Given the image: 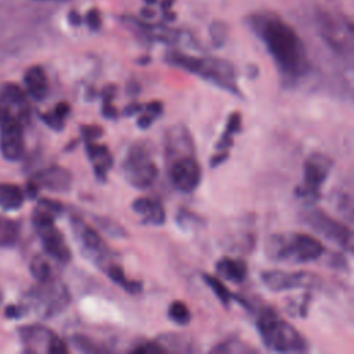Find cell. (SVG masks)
Here are the masks:
<instances>
[{
    "label": "cell",
    "instance_id": "obj_1",
    "mask_svg": "<svg viewBox=\"0 0 354 354\" xmlns=\"http://www.w3.org/2000/svg\"><path fill=\"white\" fill-rule=\"evenodd\" d=\"M249 26L266 46L286 86L299 83L310 71V59L299 33L272 12L249 17Z\"/></svg>",
    "mask_w": 354,
    "mask_h": 354
},
{
    "label": "cell",
    "instance_id": "obj_2",
    "mask_svg": "<svg viewBox=\"0 0 354 354\" xmlns=\"http://www.w3.org/2000/svg\"><path fill=\"white\" fill-rule=\"evenodd\" d=\"M165 61L176 68L199 76L232 95L239 98L243 97L238 87L236 71L227 59L216 57H196L181 51H169L165 54Z\"/></svg>",
    "mask_w": 354,
    "mask_h": 354
},
{
    "label": "cell",
    "instance_id": "obj_3",
    "mask_svg": "<svg viewBox=\"0 0 354 354\" xmlns=\"http://www.w3.org/2000/svg\"><path fill=\"white\" fill-rule=\"evenodd\" d=\"M256 329L263 344L270 351L304 353L308 350V342L300 330L270 306L257 311Z\"/></svg>",
    "mask_w": 354,
    "mask_h": 354
},
{
    "label": "cell",
    "instance_id": "obj_4",
    "mask_svg": "<svg viewBox=\"0 0 354 354\" xmlns=\"http://www.w3.org/2000/svg\"><path fill=\"white\" fill-rule=\"evenodd\" d=\"M266 253L274 261L304 264L318 260L325 253V246L311 234H275L268 238Z\"/></svg>",
    "mask_w": 354,
    "mask_h": 354
},
{
    "label": "cell",
    "instance_id": "obj_5",
    "mask_svg": "<svg viewBox=\"0 0 354 354\" xmlns=\"http://www.w3.org/2000/svg\"><path fill=\"white\" fill-rule=\"evenodd\" d=\"M122 174L136 189H148L158 177V166L144 141L133 142L122 160Z\"/></svg>",
    "mask_w": 354,
    "mask_h": 354
},
{
    "label": "cell",
    "instance_id": "obj_6",
    "mask_svg": "<svg viewBox=\"0 0 354 354\" xmlns=\"http://www.w3.org/2000/svg\"><path fill=\"white\" fill-rule=\"evenodd\" d=\"M30 118V105L25 91L14 84L6 83L0 87V134L24 133Z\"/></svg>",
    "mask_w": 354,
    "mask_h": 354
},
{
    "label": "cell",
    "instance_id": "obj_7",
    "mask_svg": "<svg viewBox=\"0 0 354 354\" xmlns=\"http://www.w3.org/2000/svg\"><path fill=\"white\" fill-rule=\"evenodd\" d=\"M301 220L313 231L325 239L340 246L343 250H353V231L344 223L333 218L319 207H308L301 213Z\"/></svg>",
    "mask_w": 354,
    "mask_h": 354
},
{
    "label": "cell",
    "instance_id": "obj_8",
    "mask_svg": "<svg viewBox=\"0 0 354 354\" xmlns=\"http://www.w3.org/2000/svg\"><path fill=\"white\" fill-rule=\"evenodd\" d=\"M333 169V160L321 152H314L307 156L303 166V183L296 187L297 198L307 202H315L321 196V187L328 180Z\"/></svg>",
    "mask_w": 354,
    "mask_h": 354
},
{
    "label": "cell",
    "instance_id": "obj_9",
    "mask_svg": "<svg viewBox=\"0 0 354 354\" xmlns=\"http://www.w3.org/2000/svg\"><path fill=\"white\" fill-rule=\"evenodd\" d=\"M71 228L82 252L93 263L104 268L109 263L111 249L108 248L102 236L98 234V231L77 216L71 217Z\"/></svg>",
    "mask_w": 354,
    "mask_h": 354
},
{
    "label": "cell",
    "instance_id": "obj_10",
    "mask_svg": "<svg viewBox=\"0 0 354 354\" xmlns=\"http://www.w3.org/2000/svg\"><path fill=\"white\" fill-rule=\"evenodd\" d=\"M318 26L322 39L339 54L350 55L353 51V26L344 18H335L330 12H318Z\"/></svg>",
    "mask_w": 354,
    "mask_h": 354
},
{
    "label": "cell",
    "instance_id": "obj_11",
    "mask_svg": "<svg viewBox=\"0 0 354 354\" xmlns=\"http://www.w3.org/2000/svg\"><path fill=\"white\" fill-rule=\"evenodd\" d=\"M32 300L36 303L43 317H54L68 307L71 293L68 288L54 277L48 281L39 282V286L32 292Z\"/></svg>",
    "mask_w": 354,
    "mask_h": 354
},
{
    "label": "cell",
    "instance_id": "obj_12",
    "mask_svg": "<svg viewBox=\"0 0 354 354\" xmlns=\"http://www.w3.org/2000/svg\"><path fill=\"white\" fill-rule=\"evenodd\" d=\"M167 174L173 187L184 194L194 192L202 180V167L195 153L180 155L166 162Z\"/></svg>",
    "mask_w": 354,
    "mask_h": 354
},
{
    "label": "cell",
    "instance_id": "obj_13",
    "mask_svg": "<svg viewBox=\"0 0 354 354\" xmlns=\"http://www.w3.org/2000/svg\"><path fill=\"white\" fill-rule=\"evenodd\" d=\"M260 279L271 292H285L299 288H317L321 285V279L317 274L301 270H266L260 274Z\"/></svg>",
    "mask_w": 354,
    "mask_h": 354
},
{
    "label": "cell",
    "instance_id": "obj_14",
    "mask_svg": "<svg viewBox=\"0 0 354 354\" xmlns=\"http://www.w3.org/2000/svg\"><path fill=\"white\" fill-rule=\"evenodd\" d=\"M21 340L30 353L44 351L48 354L68 353V344L51 329L41 325H28L19 329Z\"/></svg>",
    "mask_w": 354,
    "mask_h": 354
},
{
    "label": "cell",
    "instance_id": "obj_15",
    "mask_svg": "<svg viewBox=\"0 0 354 354\" xmlns=\"http://www.w3.org/2000/svg\"><path fill=\"white\" fill-rule=\"evenodd\" d=\"M37 235L41 241L44 252L57 260L58 263L66 264L72 259V252L62 235V232L55 227L54 223H46L40 225H35Z\"/></svg>",
    "mask_w": 354,
    "mask_h": 354
},
{
    "label": "cell",
    "instance_id": "obj_16",
    "mask_svg": "<svg viewBox=\"0 0 354 354\" xmlns=\"http://www.w3.org/2000/svg\"><path fill=\"white\" fill-rule=\"evenodd\" d=\"M185 153H195L191 133L184 124H173L165 133V162Z\"/></svg>",
    "mask_w": 354,
    "mask_h": 354
},
{
    "label": "cell",
    "instance_id": "obj_17",
    "mask_svg": "<svg viewBox=\"0 0 354 354\" xmlns=\"http://www.w3.org/2000/svg\"><path fill=\"white\" fill-rule=\"evenodd\" d=\"M29 181H32L37 189H48L53 192H68L72 185V174L62 166H50L37 171Z\"/></svg>",
    "mask_w": 354,
    "mask_h": 354
},
{
    "label": "cell",
    "instance_id": "obj_18",
    "mask_svg": "<svg viewBox=\"0 0 354 354\" xmlns=\"http://www.w3.org/2000/svg\"><path fill=\"white\" fill-rule=\"evenodd\" d=\"M84 148L97 180L106 181L108 171L113 166V156L109 148L104 144H97L95 141L90 140H84Z\"/></svg>",
    "mask_w": 354,
    "mask_h": 354
},
{
    "label": "cell",
    "instance_id": "obj_19",
    "mask_svg": "<svg viewBox=\"0 0 354 354\" xmlns=\"http://www.w3.org/2000/svg\"><path fill=\"white\" fill-rule=\"evenodd\" d=\"M131 210L141 217V221L148 225H163L166 221V210L163 203L151 196H140L131 203Z\"/></svg>",
    "mask_w": 354,
    "mask_h": 354
},
{
    "label": "cell",
    "instance_id": "obj_20",
    "mask_svg": "<svg viewBox=\"0 0 354 354\" xmlns=\"http://www.w3.org/2000/svg\"><path fill=\"white\" fill-rule=\"evenodd\" d=\"M129 22L134 28V30L140 32L144 37L151 39V40L162 41L166 44H174L180 39L178 30L169 28L166 25H162V24H148V22H144V21L136 19V18H130Z\"/></svg>",
    "mask_w": 354,
    "mask_h": 354
},
{
    "label": "cell",
    "instance_id": "obj_21",
    "mask_svg": "<svg viewBox=\"0 0 354 354\" xmlns=\"http://www.w3.org/2000/svg\"><path fill=\"white\" fill-rule=\"evenodd\" d=\"M214 267L218 277L234 283H241L248 277V266L242 259L223 256L217 260Z\"/></svg>",
    "mask_w": 354,
    "mask_h": 354
},
{
    "label": "cell",
    "instance_id": "obj_22",
    "mask_svg": "<svg viewBox=\"0 0 354 354\" xmlns=\"http://www.w3.org/2000/svg\"><path fill=\"white\" fill-rule=\"evenodd\" d=\"M24 82L29 95L36 101H43L48 95V79L44 69L39 65L30 66L25 75Z\"/></svg>",
    "mask_w": 354,
    "mask_h": 354
},
{
    "label": "cell",
    "instance_id": "obj_23",
    "mask_svg": "<svg viewBox=\"0 0 354 354\" xmlns=\"http://www.w3.org/2000/svg\"><path fill=\"white\" fill-rule=\"evenodd\" d=\"M102 270H104V272L108 275V278L113 283L120 286L127 293L137 295V293H140L142 290V282L141 281H136V279H129L127 275L124 274L123 268L119 264L109 261Z\"/></svg>",
    "mask_w": 354,
    "mask_h": 354
},
{
    "label": "cell",
    "instance_id": "obj_24",
    "mask_svg": "<svg viewBox=\"0 0 354 354\" xmlns=\"http://www.w3.org/2000/svg\"><path fill=\"white\" fill-rule=\"evenodd\" d=\"M25 201L24 191L15 184H0V207L4 210H17Z\"/></svg>",
    "mask_w": 354,
    "mask_h": 354
},
{
    "label": "cell",
    "instance_id": "obj_25",
    "mask_svg": "<svg viewBox=\"0 0 354 354\" xmlns=\"http://www.w3.org/2000/svg\"><path fill=\"white\" fill-rule=\"evenodd\" d=\"M69 113H71V105L65 101H61L51 111L41 113L40 118L50 129L55 131H61L65 127V120L69 116Z\"/></svg>",
    "mask_w": 354,
    "mask_h": 354
},
{
    "label": "cell",
    "instance_id": "obj_26",
    "mask_svg": "<svg viewBox=\"0 0 354 354\" xmlns=\"http://www.w3.org/2000/svg\"><path fill=\"white\" fill-rule=\"evenodd\" d=\"M241 130H242V116L239 112H232L228 116L224 131L216 144V149L217 151L228 149L234 142V136L238 134Z\"/></svg>",
    "mask_w": 354,
    "mask_h": 354
},
{
    "label": "cell",
    "instance_id": "obj_27",
    "mask_svg": "<svg viewBox=\"0 0 354 354\" xmlns=\"http://www.w3.org/2000/svg\"><path fill=\"white\" fill-rule=\"evenodd\" d=\"M163 113V104L158 100L149 101L144 104V109L138 113L137 118V127L145 130L152 126V123Z\"/></svg>",
    "mask_w": 354,
    "mask_h": 354
},
{
    "label": "cell",
    "instance_id": "obj_28",
    "mask_svg": "<svg viewBox=\"0 0 354 354\" xmlns=\"http://www.w3.org/2000/svg\"><path fill=\"white\" fill-rule=\"evenodd\" d=\"M202 278L223 306L228 307L230 303L234 301V293L228 290V288L224 285V282L220 278H217L214 275H210V274H206V272L202 274Z\"/></svg>",
    "mask_w": 354,
    "mask_h": 354
},
{
    "label": "cell",
    "instance_id": "obj_29",
    "mask_svg": "<svg viewBox=\"0 0 354 354\" xmlns=\"http://www.w3.org/2000/svg\"><path fill=\"white\" fill-rule=\"evenodd\" d=\"M94 223L95 225L102 231L105 232L106 235H109L111 238H115V239H123L127 236V230L120 225L118 221H115L113 218L111 217H105V216H94Z\"/></svg>",
    "mask_w": 354,
    "mask_h": 354
},
{
    "label": "cell",
    "instance_id": "obj_30",
    "mask_svg": "<svg viewBox=\"0 0 354 354\" xmlns=\"http://www.w3.org/2000/svg\"><path fill=\"white\" fill-rule=\"evenodd\" d=\"M212 353H253L256 348L250 347L248 343L242 342L236 336H230L228 339L217 343L210 348Z\"/></svg>",
    "mask_w": 354,
    "mask_h": 354
},
{
    "label": "cell",
    "instance_id": "obj_31",
    "mask_svg": "<svg viewBox=\"0 0 354 354\" xmlns=\"http://www.w3.org/2000/svg\"><path fill=\"white\" fill-rule=\"evenodd\" d=\"M167 317L170 321L180 326H185L191 322V311L188 306L181 300H174L167 308Z\"/></svg>",
    "mask_w": 354,
    "mask_h": 354
},
{
    "label": "cell",
    "instance_id": "obj_32",
    "mask_svg": "<svg viewBox=\"0 0 354 354\" xmlns=\"http://www.w3.org/2000/svg\"><path fill=\"white\" fill-rule=\"evenodd\" d=\"M71 342L79 351H83V353H109L111 351L106 346H102L82 333L73 335L71 337Z\"/></svg>",
    "mask_w": 354,
    "mask_h": 354
},
{
    "label": "cell",
    "instance_id": "obj_33",
    "mask_svg": "<svg viewBox=\"0 0 354 354\" xmlns=\"http://www.w3.org/2000/svg\"><path fill=\"white\" fill-rule=\"evenodd\" d=\"M29 268H30L32 275L37 279V282H44V281L54 278L51 266L47 261V259H44L43 256H35L30 261Z\"/></svg>",
    "mask_w": 354,
    "mask_h": 354
},
{
    "label": "cell",
    "instance_id": "obj_34",
    "mask_svg": "<svg viewBox=\"0 0 354 354\" xmlns=\"http://www.w3.org/2000/svg\"><path fill=\"white\" fill-rule=\"evenodd\" d=\"M176 224L181 230L188 231V230H194V228L199 227L201 224H203V220L196 213L181 207V209H178V212L176 214Z\"/></svg>",
    "mask_w": 354,
    "mask_h": 354
},
{
    "label": "cell",
    "instance_id": "obj_35",
    "mask_svg": "<svg viewBox=\"0 0 354 354\" xmlns=\"http://www.w3.org/2000/svg\"><path fill=\"white\" fill-rule=\"evenodd\" d=\"M310 293H303L300 297H295L288 304V311L293 317H301L304 318L308 313V304H310Z\"/></svg>",
    "mask_w": 354,
    "mask_h": 354
},
{
    "label": "cell",
    "instance_id": "obj_36",
    "mask_svg": "<svg viewBox=\"0 0 354 354\" xmlns=\"http://www.w3.org/2000/svg\"><path fill=\"white\" fill-rule=\"evenodd\" d=\"M209 33H210V39L214 47H221L224 46L227 36H228V26L221 22V21H216L210 25L209 28Z\"/></svg>",
    "mask_w": 354,
    "mask_h": 354
},
{
    "label": "cell",
    "instance_id": "obj_37",
    "mask_svg": "<svg viewBox=\"0 0 354 354\" xmlns=\"http://www.w3.org/2000/svg\"><path fill=\"white\" fill-rule=\"evenodd\" d=\"M18 236V228L17 225L10 220H1L0 224V245L10 246L15 242Z\"/></svg>",
    "mask_w": 354,
    "mask_h": 354
},
{
    "label": "cell",
    "instance_id": "obj_38",
    "mask_svg": "<svg viewBox=\"0 0 354 354\" xmlns=\"http://www.w3.org/2000/svg\"><path fill=\"white\" fill-rule=\"evenodd\" d=\"M131 353H138V354H158V353H166L165 347L158 342V340H148L144 343L137 344L136 347L131 348Z\"/></svg>",
    "mask_w": 354,
    "mask_h": 354
},
{
    "label": "cell",
    "instance_id": "obj_39",
    "mask_svg": "<svg viewBox=\"0 0 354 354\" xmlns=\"http://www.w3.org/2000/svg\"><path fill=\"white\" fill-rule=\"evenodd\" d=\"M80 133L84 140L90 141H97L102 136V127L98 124H82L80 126Z\"/></svg>",
    "mask_w": 354,
    "mask_h": 354
},
{
    "label": "cell",
    "instance_id": "obj_40",
    "mask_svg": "<svg viewBox=\"0 0 354 354\" xmlns=\"http://www.w3.org/2000/svg\"><path fill=\"white\" fill-rule=\"evenodd\" d=\"M86 24L91 30H97L101 26V15L97 8H91L86 12Z\"/></svg>",
    "mask_w": 354,
    "mask_h": 354
},
{
    "label": "cell",
    "instance_id": "obj_41",
    "mask_svg": "<svg viewBox=\"0 0 354 354\" xmlns=\"http://www.w3.org/2000/svg\"><path fill=\"white\" fill-rule=\"evenodd\" d=\"M101 113L105 119H109V120H116L119 118V111L113 105V101H102Z\"/></svg>",
    "mask_w": 354,
    "mask_h": 354
},
{
    "label": "cell",
    "instance_id": "obj_42",
    "mask_svg": "<svg viewBox=\"0 0 354 354\" xmlns=\"http://www.w3.org/2000/svg\"><path fill=\"white\" fill-rule=\"evenodd\" d=\"M144 109V104L138 102V101H131L130 104H127L123 109H122V115L124 118H130L133 115H138L141 111Z\"/></svg>",
    "mask_w": 354,
    "mask_h": 354
},
{
    "label": "cell",
    "instance_id": "obj_43",
    "mask_svg": "<svg viewBox=\"0 0 354 354\" xmlns=\"http://www.w3.org/2000/svg\"><path fill=\"white\" fill-rule=\"evenodd\" d=\"M230 156V152L228 149H224V151H217V153H214L210 159H209V165L212 167H218L221 166Z\"/></svg>",
    "mask_w": 354,
    "mask_h": 354
},
{
    "label": "cell",
    "instance_id": "obj_44",
    "mask_svg": "<svg viewBox=\"0 0 354 354\" xmlns=\"http://www.w3.org/2000/svg\"><path fill=\"white\" fill-rule=\"evenodd\" d=\"M141 91V86L140 83L136 80V79H130L126 84V93L130 95V97H136L137 94H140Z\"/></svg>",
    "mask_w": 354,
    "mask_h": 354
},
{
    "label": "cell",
    "instance_id": "obj_45",
    "mask_svg": "<svg viewBox=\"0 0 354 354\" xmlns=\"http://www.w3.org/2000/svg\"><path fill=\"white\" fill-rule=\"evenodd\" d=\"M68 19H69L71 25H73V26H79L82 24V17L76 11H71L69 15H68Z\"/></svg>",
    "mask_w": 354,
    "mask_h": 354
},
{
    "label": "cell",
    "instance_id": "obj_46",
    "mask_svg": "<svg viewBox=\"0 0 354 354\" xmlns=\"http://www.w3.org/2000/svg\"><path fill=\"white\" fill-rule=\"evenodd\" d=\"M6 314L8 317H12V318H17V317H21L22 315V307H17V306H10L6 311Z\"/></svg>",
    "mask_w": 354,
    "mask_h": 354
},
{
    "label": "cell",
    "instance_id": "obj_47",
    "mask_svg": "<svg viewBox=\"0 0 354 354\" xmlns=\"http://www.w3.org/2000/svg\"><path fill=\"white\" fill-rule=\"evenodd\" d=\"M141 14L145 17V18H151V17H153V11H151V10H142L141 11Z\"/></svg>",
    "mask_w": 354,
    "mask_h": 354
},
{
    "label": "cell",
    "instance_id": "obj_48",
    "mask_svg": "<svg viewBox=\"0 0 354 354\" xmlns=\"http://www.w3.org/2000/svg\"><path fill=\"white\" fill-rule=\"evenodd\" d=\"M171 1H173V0H163V1H162V8H163V10H165V8H169L170 4H171Z\"/></svg>",
    "mask_w": 354,
    "mask_h": 354
},
{
    "label": "cell",
    "instance_id": "obj_49",
    "mask_svg": "<svg viewBox=\"0 0 354 354\" xmlns=\"http://www.w3.org/2000/svg\"><path fill=\"white\" fill-rule=\"evenodd\" d=\"M144 1H145V4H148V6H152V4L156 3V0H144Z\"/></svg>",
    "mask_w": 354,
    "mask_h": 354
},
{
    "label": "cell",
    "instance_id": "obj_50",
    "mask_svg": "<svg viewBox=\"0 0 354 354\" xmlns=\"http://www.w3.org/2000/svg\"><path fill=\"white\" fill-rule=\"evenodd\" d=\"M39 1H66V0H39Z\"/></svg>",
    "mask_w": 354,
    "mask_h": 354
},
{
    "label": "cell",
    "instance_id": "obj_51",
    "mask_svg": "<svg viewBox=\"0 0 354 354\" xmlns=\"http://www.w3.org/2000/svg\"><path fill=\"white\" fill-rule=\"evenodd\" d=\"M0 224H1V220H0Z\"/></svg>",
    "mask_w": 354,
    "mask_h": 354
},
{
    "label": "cell",
    "instance_id": "obj_52",
    "mask_svg": "<svg viewBox=\"0 0 354 354\" xmlns=\"http://www.w3.org/2000/svg\"><path fill=\"white\" fill-rule=\"evenodd\" d=\"M0 299H1V295H0Z\"/></svg>",
    "mask_w": 354,
    "mask_h": 354
}]
</instances>
